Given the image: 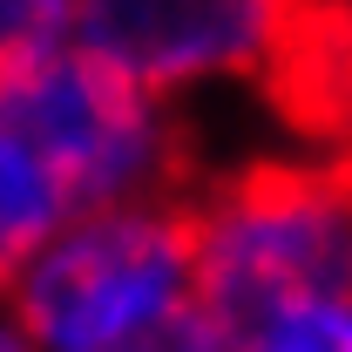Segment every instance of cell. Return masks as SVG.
I'll use <instances>...</instances> for the list:
<instances>
[{
    "mask_svg": "<svg viewBox=\"0 0 352 352\" xmlns=\"http://www.w3.org/2000/svg\"><path fill=\"white\" fill-rule=\"evenodd\" d=\"M197 305L237 339L271 311L352 298V163L271 156L190 183Z\"/></svg>",
    "mask_w": 352,
    "mask_h": 352,
    "instance_id": "cell-1",
    "label": "cell"
},
{
    "mask_svg": "<svg viewBox=\"0 0 352 352\" xmlns=\"http://www.w3.org/2000/svg\"><path fill=\"white\" fill-rule=\"evenodd\" d=\"M0 352H41L34 339H28V325H21L7 305H0Z\"/></svg>",
    "mask_w": 352,
    "mask_h": 352,
    "instance_id": "cell-10",
    "label": "cell"
},
{
    "mask_svg": "<svg viewBox=\"0 0 352 352\" xmlns=\"http://www.w3.org/2000/svg\"><path fill=\"white\" fill-rule=\"evenodd\" d=\"M109 352H230V332L190 298V305H176L170 318H156L149 332H135V339H122Z\"/></svg>",
    "mask_w": 352,
    "mask_h": 352,
    "instance_id": "cell-9",
    "label": "cell"
},
{
    "mask_svg": "<svg viewBox=\"0 0 352 352\" xmlns=\"http://www.w3.org/2000/svg\"><path fill=\"white\" fill-rule=\"evenodd\" d=\"M0 122L47 163L75 210L190 197L183 109L142 95L75 41H61L14 88H0Z\"/></svg>",
    "mask_w": 352,
    "mask_h": 352,
    "instance_id": "cell-3",
    "label": "cell"
},
{
    "mask_svg": "<svg viewBox=\"0 0 352 352\" xmlns=\"http://www.w3.org/2000/svg\"><path fill=\"white\" fill-rule=\"evenodd\" d=\"M271 95L298 116L311 156L352 163V7H298Z\"/></svg>",
    "mask_w": 352,
    "mask_h": 352,
    "instance_id": "cell-5",
    "label": "cell"
},
{
    "mask_svg": "<svg viewBox=\"0 0 352 352\" xmlns=\"http://www.w3.org/2000/svg\"><path fill=\"white\" fill-rule=\"evenodd\" d=\"M68 7L75 0H0V88L68 41Z\"/></svg>",
    "mask_w": 352,
    "mask_h": 352,
    "instance_id": "cell-8",
    "label": "cell"
},
{
    "mask_svg": "<svg viewBox=\"0 0 352 352\" xmlns=\"http://www.w3.org/2000/svg\"><path fill=\"white\" fill-rule=\"evenodd\" d=\"M75 217L68 190L47 176V163L0 122V298L14 292V278L47 251V237Z\"/></svg>",
    "mask_w": 352,
    "mask_h": 352,
    "instance_id": "cell-6",
    "label": "cell"
},
{
    "mask_svg": "<svg viewBox=\"0 0 352 352\" xmlns=\"http://www.w3.org/2000/svg\"><path fill=\"white\" fill-rule=\"evenodd\" d=\"M230 352H352V298H318V305L271 311L244 325Z\"/></svg>",
    "mask_w": 352,
    "mask_h": 352,
    "instance_id": "cell-7",
    "label": "cell"
},
{
    "mask_svg": "<svg viewBox=\"0 0 352 352\" xmlns=\"http://www.w3.org/2000/svg\"><path fill=\"white\" fill-rule=\"evenodd\" d=\"M190 298V210L183 197H163L75 210L0 305L28 325L41 352H109Z\"/></svg>",
    "mask_w": 352,
    "mask_h": 352,
    "instance_id": "cell-2",
    "label": "cell"
},
{
    "mask_svg": "<svg viewBox=\"0 0 352 352\" xmlns=\"http://www.w3.org/2000/svg\"><path fill=\"white\" fill-rule=\"evenodd\" d=\"M298 7L278 0H75L68 41L142 95L183 109L204 88H271Z\"/></svg>",
    "mask_w": 352,
    "mask_h": 352,
    "instance_id": "cell-4",
    "label": "cell"
}]
</instances>
